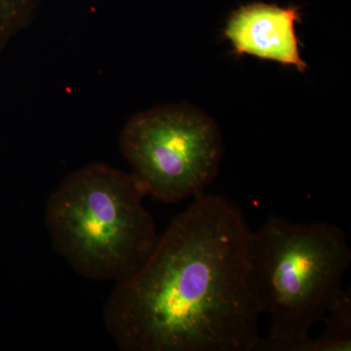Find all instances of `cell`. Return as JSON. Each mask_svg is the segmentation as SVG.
I'll return each mask as SVG.
<instances>
[{
  "label": "cell",
  "instance_id": "6da1fadb",
  "mask_svg": "<svg viewBox=\"0 0 351 351\" xmlns=\"http://www.w3.org/2000/svg\"><path fill=\"white\" fill-rule=\"evenodd\" d=\"M250 228L221 196L201 193L151 255L115 282L103 309L122 351H256L262 307Z\"/></svg>",
  "mask_w": 351,
  "mask_h": 351
},
{
  "label": "cell",
  "instance_id": "7a4b0ae2",
  "mask_svg": "<svg viewBox=\"0 0 351 351\" xmlns=\"http://www.w3.org/2000/svg\"><path fill=\"white\" fill-rule=\"evenodd\" d=\"M250 258L269 334L258 351H311V331L341 292L351 265L345 232L327 221L270 216L252 230Z\"/></svg>",
  "mask_w": 351,
  "mask_h": 351
},
{
  "label": "cell",
  "instance_id": "3957f363",
  "mask_svg": "<svg viewBox=\"0 0 351 351\" xmlns=\"http://www.w3.org/2000/svg\"><path fill=\"white\" fill-rule=\"evenodd\" d=\"M144 196L133 176L107 164L66 176L46 203L53 249L86 278L123 280L142 267L159 237Z\"/></svg>",
  "mask_w": 351,
  "mask_h": 351
},
{
  "label": "cell",
  "instance_id": "277c9868",
  "mask_svg": "<svg viewBox=\"0 0 351 351\" xmlns=\"http://www.w3.org/2000/svg\"><path fill=\"white\" fill-rule=\"evenodd\" d=\"M119 147L145 195L177 203L204 193L223 156L215 120L188 104H173L133 115Z\"/></svg>",
  "mask_w": 351,
  "mask_h": 351
},
{
  "label": "cell",
  "instance_id": "5b68a950",
  "mask_svg": "<svg viewBox=\"0 0 351 351\" xmlns=\"http://www.w3.org/2000/svg\"><path fill=\"white\" fill-rule=\"evenodd\" d=\"M302 21L299 7L254 2L239 7L226 22L223 36L237 55H250L304 71L295 24Z\"/></svg>",
  "mask_w": 351,
  "mask_h": 351
},
{
  "label": "cell",
  "instance_id": "8992f818",
  "mask_svg": "<svg viewBox=\"0 0 351 351\" xmlns=\"http://www.w3.org/2000/svg\"><path fill=\"white\" fill-rule=\"evenodd\" d=\"M324 330L313 339L311 351H350L351 350V293L341 289L328 309Z\"/></svg>",
  "mask_w": 351,
  "mask_h": 351
},
{
  "label": "cell",
  "instance_id": "52a82bcc",
  "mask_svg": "<svg viewBox=\"0 0 351 351\" xmlns=\"http://www.w3.org/2000/svg\"><path fill=\"white\" fill-rule=\"evenodd\" d=\"M38 0H0V51L11 34L22 25Z\"/></svg>",
  "mask_w": 351,
  "mask_h": 351
}]
</instances>
